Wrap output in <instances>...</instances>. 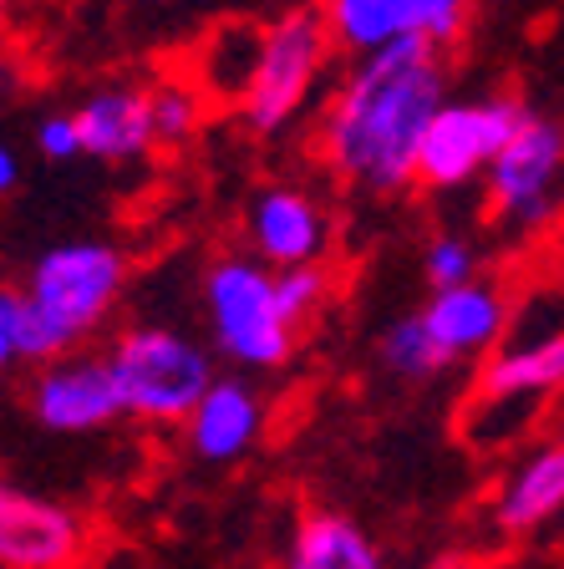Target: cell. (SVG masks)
<instances>
[{"label":"cell","mask_w":564,"mask_h":569,"mask_svg":"<svg viewBox=\"0 0 564 569\" xmlns=\"http://www.w3.org/2000/svg\"><path fill=\"white\" fill-rule=\"evenodd\" d=\"M21 290L57 326L61 341L77 351L118 310L122 290H128V254L107 239H67V244H51L36 254Z\"/></svg>","instance_id":"obj_4"},{"label":"cell","mask_w":564,"mask_h":569,"mask_svg":"<svg viewBox=\"0 0 564 569\" xmlns=\"http://www.w3.org/2000/svg\"><path fill=\"white\" fill-rule=\"evenodd\" d=\"M330 26L336 51H346L352 61L376 57V51L412 41L407 36V0H320Z\"/></svg>","instance_id":"obj_18"},{"label":"cell","mask_w":564,"mask_h":569,"mask_svg":"<svg viewBox=\"0 0 564 569\" xmlns=\"http://www.w3.org/2000/svg\"><path fill=\"white\" fill-rule=\"evenodd\" d=\"M330 51H336V41H330L320 6H295V11L275 16L265 26V51H259L255 82H249L245 102H239L245 128L259 132V138H275V132L290 128L300 118V107L310 102V92H316Z\"/></svg>","instance_id":"obj_5"},{"label":"cell","mask_w":564,"mask_h":569,"mask_svg":"<svg viewBox=\"0 0 564 569\" xmlns=\"http://www.w3.org/2000/svg\"><path fill=\"white\" fill-rule=\"evenodd\" d=\"M280 569H387V559L352 513L310 509L295 523Z\"/></svg>","instance_id":"obj_16"},{"label":"cell","mask_w":564,"mask_h":569,"mask_svg":"<svg viewBox=\"0 0 564 569\" xmlns=\"http://www.w3.org/2000/svg\"><path fill=\"white\" fill-rule=\"evenodd\" d=\"M71 346L57 336L36 300L26 296L21 284H6L0 290V361L6 367H51L57 356H67Z\"/></svg>","instance_id":"obj_19"},{"label":"cell","mask_w":564,"mask_h":569,"mask_svg":"<svg viewBox=\"0 0 564 569\" xmlns=\"http://www.w3.org/2000/svg\"><path fill=\"white\" fill-rule=\"evenodd\" d=\"M26 407L47 432H61V438L97 432V427H112L118 417H128L107 351H67L51 367H36L31 387H26Z\"/></svg>","instance_id":"obj_9"},{"label":"cell","mask_w":564,"mask_h":569,"mask_svg":"<svg viewBox=\"0 0 564 569\" xmlns=\"http://www.w3.org/2000/svg\"><path fill=\"white\" fill-rule=\"evenodd\" d=\"M209 102L214 97L194 82V71L188 77H158L148 87V107H154V132H158V148H184L194 132L204 128L209 118Z\"/></svg>","instance_id":"obj_20"},{"label":"cell","mask_w":564,"mask_h":569,"mask_svg":"<svg viewBox=\"0 0 564 569\" xmlns=\"http://www.w3.org/2000/svg\"><path fill=\"white\" fill-rule=\"evenodd\" d=\"M107 361L122 391V412L142 427H184L214 387L209 351L168 326H128L107 346Z\"/></svg>","instance_id":"obj_3"},{"label":"cell","mask_w":564,"mask_h":569,"mask_svg":"<svg viewBox=\"0 0 564 569\" xmlns=\"http://www.w3.org/2000/svg\"><path fill=\"white\" fill-rule=\"evenodd\" d=\"M382 367L402 381H433L453 367V356L437 346V336L427 331L423 316H402L382 331Z\"/></svg>","instance_id":"obj_21"},{"label":"cell","mask_w":564,"mask_h":569,"mask_svg":"<svg viewBox=\"0 0 564 569\" xmlns=\"http://www.w3.org/2000/svg\"><path fill=\"white\" fill-rule=\"evenodd\" d=\"M245 234L265 264L295 270V264L330 260V213L295 183H265L245 209Z\"/></svg>","instance_id":"obj_10"},{"label":"cell","mask_w":564,"mask_h":569,"mask_svg":"<svg viewBox=\"0 0 564 569\" xmlns=\"http://www.w3.org/2000/svg\"><path fill=\"white\" fill-rule=\"evenodd\" d=\"M259 51H265V26L255 21H224L219 31H209V41L199 47L194 61V82L224 107H239L259 71Z\"/></svg>","instance_id":"obj_17"},{"label":"cell","mask_w":564,"mask_h":569,"mask_svg":"<svg viewBox=\"0 0 564 569\" xmlns=\"http://www.w3.org/2000/svg\"><path fill=\"white\" fill-rule=\"evenodd\" d=\"M447 107V61L427 41L362 57L336 82L316 128V153L330 173L366 193H402L417 183V153Z\"/></svg>","instance_id":"obj_1"},{"label":"cell","mask_w":564,"mask_h":569,"mask_svg":"<svg viewBox=\"0 0 564 569\" xmlns=\"http://www.w3.org/2000/svg\"><path fill=\"white\" fill-rule=\"evenodd\" d=\"M36 153L47 163H71V158H87L82 148V128H77V112H47L36 122Z\"/></svg>","instance_id":"obj_25"},{"label":"cell","mask_w":564,"mask_h":569,"mask_svg":"<svg viewBox=\"0 0 564 569\" xmlns=\"http://www.w3.org/2000/svg\"><path fill=\"white\" fill-rule=\"evenodd\" d=\"M468 16L473 0H407V36L447 51L458 47V36L468 31Z\"/></svg>","instance_id":"obj_23"},{"label":"cell","mask_w":564,"mask_h":569,"mask_svg":"<svg viewBox=\"0 0 564 569\" xmlns=\"http://www.w3.org/2000/svg\"><path fill=\"white\" fill-rule=\"evenodd\" d=\"M92 555L97 529L87 513L26 488L0 493V565L6 569H87Z\"/></svg>","instance_id":"obj_8"},{"label":"cell","mask_w":564,"mask_h":569,"mask_svg":"<svg viewBox=\"0 0 564 569\" xmlns=\"http://www.w3.org/2000/svg\"><path fill=\"white\" fill-rule=\"evenodd\" d=\"M554 274L564 280V234H560V244H554Z\"/></svg>","instance_id":"obj_27"},{"label":"cell","mask_w":564,"mask_h":569,"mask_svg":"<svg viewBox=\"0 0 564 569\" xmlns=\"http://www.w3.org/2000/svg\"><path fill=\"white\" fill-rule=\"evenodd\" d=\"M488 519L504 539H530L544 523L564 519V432L514 458V468L498 478L488 498Z\"/></svg>","instance_id":"obj_12"},{"label":"cell","mask_w":564,"mask_h":569,"mask_svg":"<svg viewBox=\"0 0 564 569\" xmlns=\"http://www.w3.org/2000/svg\"><path fill=\"white\" fill-rule=\"evenodd\" d=\"M280 296L290 320L306 331L310 320L326 310V300L336 296V270L330 264H295V270H280Z\"/></svg>","instance_id":"obj_24"},{"label":"cell","mask_w":564,"mask_h":569,"mask_svg":"<svg viewBox=\"0 0 564 569\" xmlns=\"http://www.w3.org/2000/svg\"><path fill=\"white\" fill-rule=\"evenodd\" d=\"M530 118V107L518 97H468V102H447L433 118L417 153V183L423 189H463L473 178L494 168V158L508 148L518 128Z\"/></svg>","instance_id":"obj_7"},{"label":"cell","mask_w":564,"mask_h":569,"mask_svg":"<svg viewBox=\"0 0 564 569\" xmlns=\"http://www.w3.org/2000/svg\"><path fill=\"white\" fill-rule=\"evenodd\" d=\"M560 432H564V397H560Z\"/></svg>","instance_id":"obj_29"},{"label":"cell","mask_w":564,"mask_h":569,"mask_svg":"<svg viewBox=\"0 0 564 569\" xmlns=\"http://www.w3.org/2000/svg\"><path fill=\"white\" fill-rule=\"evenodd\" d=\"M427 569H463L458 559H443V565H427Z\"/></svg>","instance_id":"obj_28"},{"label":"cell","mask_w":564,"mask_h":569,"mask_svg":"<svg viewBox=\"0 0 564 569\" xmlns=\"http://www.w3.org/2000/svg\"><path fill=\"white\" fill-rule=\"evenodd\" d=\"M483 193H488V213L518 234L550 224L564 199V122L530 112L494 158V168L483 173Z\"/></svg>","instance_id":"obj_6"},{"label":"cell","mask_w":564,"mask_h":569,"mask_svg":"<svg viewBox=\"0 0 564 569\" xmlns=\"http://www.w3.org/2000/svg\"><path fill=\"white\" fill-rule=\"evenodd\" d=\"M77 128H82V148L97 163H132V158L154 153V107H148V87H102L77 107Z\"/></svg>","instance_id":"obj_15"},{"label":"cell","mask_w":564,"mask_h":569,"mask_svg":"<svg viewBox=\"0 0 564 569\" xmlns=\"http://www.w3.org/2000/svg\"><path fill=\"white\" fill-rule=\"evenodd\" d=\"M204 320L214 351L239 371H280L300 346V326L280 296V270L259 254H219L204 270Z\"/></svg>","instance_id":"obj_2"},{"label":"cell","mask_w":564,"mask_h":569,"mask_svg":"<svg viewBox=\"0 0 564 569\" xmlns=\"http://www.w3.org/2000/svg\"><path fill=\"white\" fill-rule=\"evenodd\" d=\"M473 397H514V402L540 407L564 397V331L504 336V346L478 361Z\"/></svg>","instance_id":"obj_14"},{"label":"cell","mask_w":564,"mask_h":569,"mask_svg":"<svg viewBox=\"0 0 564 569\" xmlns=\"http://www.w3.org/2000/svg\"><path fill=\"white\" fill-rule=\"evenodd\" d=\"M514 300L518 296H508L504 280L478 274V280L453 284V290H433L417 316L427 320V331L458 367V361H483L504 346L508 326H514Z\"/></svg>","instance_id":"obj_11"},{"label":"cell","mask_w":564,"mask_h":569,"mask_svg":"<svg viewBox=\"0 0 564 569\" xmlns=\"http://www.w3.org/2000/svg\"><path fill=\"white\" fill-rule=\"evenodd\" d=\"M483 274V254L468 234H433L423 244V280L433 290H453Z\"/></svg>","instance_id":"obj_22"},{"label":"cell","mask_w":564,"mask_h":569,"mask_svg":"<svg viewBox=\"0 0 564 569\" xmlns=\"http://www.w3.org/2000/svg\"><path fill=\"white\" fill-rule=\"evenodd\" d=\"M16 189H21V158H16V148H0V193Z\"/></svg>","instance_id":"obj_26"},{"label":"cell","mask_w":564,"mask_h":569,"mask_svg":"<svg viewBox=\"0 0 564 569\" xmlns=\"http://www.w3.org/2000/svg\"><path fill=\"white\" fill-rule=\"evenodd\" d=\"M265 417H270L265 412V397L245 377H214V387L204 391V402L184 422V448L199 462H214V468L239 462L265 438Z\"/></svg>","instance_id":"obj_13"}]
</instances>
